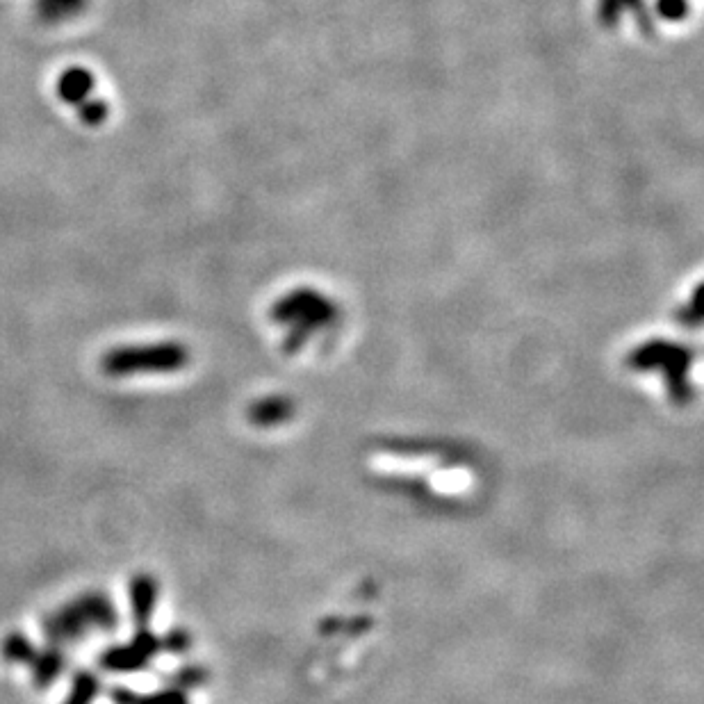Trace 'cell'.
<instances>
[{"instance_id": "obj_8", "label": "cell", "mask_w": 704, "mask_h": 704, "mask_svg": "<svg viewBox=\"0 0 704 704\" xmlns=\"http://www.w3.org/2000/svg\"><path fill=\"white\" fill-rule=\"evenodd\" d=\"M98 691H101V682L92 673V670H80V673L73 677L71 691L62 704H92L96 700Z\"/></svg>"}, {"instance_id": "obj_4", "label": "cell", "mask_w": 704, "mask_h": 704, "mask_svg": "<svg viewBox=\"0 0 704 704\" xmlns=\"http://www.w3.org/2000/svg\"><path fill=\"white\" fill-rule=\"evenodd\" d=\"M158 595L160 586L158 579L149 572H137L130 579L128 597H130V616L137 627H149V622L153 618V611L158 607Z\"/></svg>"}, {"instance_id": "obj_10", "label": "cell", "mask_w": 704, "mask_h": 704, "mask_svg": "<svg viewBox=\"0 0 704 704\" xmlns=\"http://www.w3.org/2000/svg\"><path fill=\"white\" fill-rule=\"evenodd\" d=\"M76 110H78V119L89 128L103 126L105 119L110 117V103L105 101V98L89 96L83 103L76 105Z\"/></svg>"}, {"instance_id": "obj_12", "label": "cell", "mask_w": 704, "mask_h": 704, "mask_svg": "<svg viewBox=\"0 0 704 704\" xmlns=\"http://www.w3.org/2000/svg\"><path fill=\"white\" fill-rule=\"evenodd\" d=\"M203 679H206V673H203L201 668H180L178 673L171 677V686H178V689H194V686H199Z\"/></svg>"}, {"instance_id": "obj_1", "label": "cell", "mask_w": 704, "mask_h": 704, "mask_svg": "<svg viewBox=\"0 0 704 704\" xmlns=\"http://www.w3.org/2000/svg\"><path fill=\"white\" fill-rule=\"evenodd\" d=\"M117 622L119 616L110 597L105 593L89 591L48 613L42 622V629L46 643L60 645L62 648V645L83 641L94 629L112 632L117 627Z\"/></svg>"}, {"instance_id": "obj_3", "label": "cell", "mask_w": 704, "mask_h": 704, "mask_svg": "<svg viewBox=\"0 0 704 704\" xmlns=\"http://www.w3.org/2000/svg\"><path fill=\"white\" fill-rule=\"evenodd\" d=\"M158 654L160 638L155 636L149 627H137L130 643L110 645V648L101 654L98 663H101V668L108 670V673H142L144 668H149V663L158 657Z\"/></svg>"}, {"instance_id": "obj_9", "label": "cell", "mask_w": 704, "mask_h": 704, "mask_svg": "<svg viewBox=\"0 0 704 704\" xmlns=\"http://www.w3.org/2000/svg\"><path fill=\"white\" fill-rule=\"evenodd\" d=\"M0 652H3L5 661L23 663V666H30L32 659H35V654H37V648H35V643H32L28 636H23L21 632H14V634L5 636L3 648H0Z\"/></svg>"}, {"instance_id": "obj_5", "label": "cell", "mask_w": 704, "mask_h": 704, "mask_svg": "<svg viewBox=\"0 0 704 704\" xmlns=\"http://www.w3.org/2000/svg\"><path fill=\"white\" fill-rule=\"evenodd\" d=\"M94 87H96L94 73L85 67H69L67 71H62L55 85L60 101L73 105V108L83 103L85 98L92 96Z\"/></svg>"}, {"instance_id": "obj_11", "label": "cell", "mask_w": 704, "mask_h": 704, "mask_svg": "<svg viewBox=\"0 0 704 704\" xmlns=\"http://www.w3.org/2000/svg\"><path fill=\"white\" fill-rule=\"evenodd\" d=\"M190 636L183 629H171L169 634L160 638V650H165L169 654H185L190 648Z\"/></svg>"}, {"instance_id": "obj_7", "label": "cell", "mask_w": 704, "mask_h": 704, "mask_svg": "<svg viewBox=\"0 0 704 704\" xmlns=\"http://www.w3.org/2000/svg\"><path fill=\"white\" fill-rule=\"evenodd\" d=\"M89 7V0H35V14L42 23L57 26L78 19Z\"/></svg>"}, {"instance_id": "obj_2", "label": "cell", "mask_w": 704, "mask_h": 704, "mask_svg": "<svg viewBox=\"0 0 704 704\" xmlns=\"http://www.w3.org/2000/svg\"><path fill=\"white\" fill-rule=\"evenodd\" d=\"M190 360L180 342H158V345H128L110 349L101 358V370L110 376L130 374H167L183 370Z\"/></svg>"}, {"instance_id": "obj_6", "label": "cell", "mask_w": 704, "mask_h": 704, "mask_svg": "<svg viewBox=\"0 0 704 704\" xmlns=\"http://www.w3.org/2000/svg\"><path fill=\"white\" fill-rule=\"evenodd\" d=\"M64 666H67V657H64L60 645L48 643L44 650H37L35 659H32V663H30L32 682H35L39 691H44L55 682L57 677L62 675Z\"/></svg>"}, {"instance_id": "obj_13", "label": "cell", "mask_w": 704, "mask_h": 704, "mask_svg": "<svg viewBox=\"0 0 704 704\" xmlns=\"http://www.w3.org/2000/svg\"><path fill=\"white\" fill-rule=\"evenodd\" d=\"M151 702L153 704H190L185 691L178 689V686H167V689L153 693Z\"/></svg>"}]
</instances>
